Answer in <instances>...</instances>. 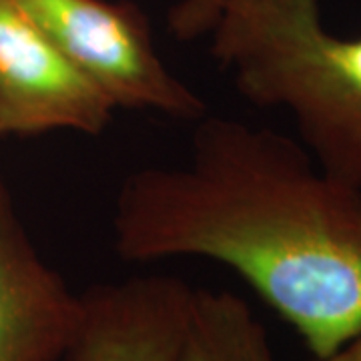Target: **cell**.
Listing matches in <instances>:
<instances>
[{
  "instance_id": "cell-6",
  "label": "cell",
  "mask_w": 361,
  "mask_h": 361,
  "mask_svg": "<svg viewBox=\"0 0 361 361\" xmlns=\"http://www.w3.org/2000/svg\"><path fill=\"white\" fill-rule=\"evenodd\" d=\"M80 293L40 257L0 183V361H61Z\"/></svg>"
},
{
  "instance_id": "cell-1",
  "label": "cell",
  "mask_w": 361,
  "mask_h": 361,
  "mask_svg": "<svg viewBox=\"0 0 361 361\" xmlns=\"http://www.w3.org/2000/svg\"><path fill=\"white\" fill-rule=\"evenodd\" d=\"M113 233L127 261L199 257L235 271L311 357L361 336V191L283 133L201 116L180 165L123 183Z\"/></svg>"
},
{
  "instance_id": "cell-5",
  "label": "cell",
  "mask_w": 361,
  "mask_h": 361,
  "mask_svg": "<svg viewBox=\"0 0 361 361\" xmlns=\"http://www.w3.org/2000/svg\"><path fill=\"white\" fill-rule=\"evenodd\" d=\"M191 291L173 275L90 287L61 361H179Z\"/></svg>"
},
{
  "instance_id": "cell-3",
  "label": "cell",
  "mask_w": 361,
  "mask_h": 361,
  "mask_svg": "<svg viewBox=\"0 0 361 361\" xmlns=\"http://www.w3.org/2000/svg\"><path fill=\"white\" fill-rule=\"evenodd\" d=\"M66 61L116 109L180 121L207 115L203 99L161 61L151 25L133 2L14 0Z\"/></svg>"
},
{
  "instance_id": "cell-2",
  "label": "cell",
  "mask_w": 361,
  "mask_h": 361,
  "mask_svg": "<svg viewBox=\"0 0 361 361\" xmlns=\"http://www.w3.org/2000/svg\"><path fill=\"white\" fill-rule=\"evenodd\" d=\"M209 37L247 101L287 111L313 161L361 191V37L325 30L317 0H291Z\"/></svg>"
},
{
  "instance_id": "cell-4",
  "label": "cell",
  "mask_w": 361,
  "mask_h": 361,
  "mask_svg": "<svg viewBox=\"0 0 361 361\" xmlns=\"http://www.w3.org/2000/svg\"><path fill=\"white\" fill-rule=\"evenodd\" d=\"M115 111L14 0H0V137L101 135Z\"/></svg>"
},
{
  "instance_id": "cell-9",
  "label": "cell",
  "mask_w": 361,
  "mask_h": 361,
  "mask_svg": "<svg viewBox=\"0 0 361 361\" xmlns=\"http://www.w3.org/2000/svg\"><path fill=\"white\" fill-rule=\"evenodd\" d=\"M310 361H361V336L348 341L329 355L323 357H311Z\"/></svg>"
},
{
  "instance_id": "cell-8",
  "label": "cell",
  "mask_w": 361,
  "mask_h": 361,
  "mask_svg": "<svg viewBox=\"0 0 361 361\" xmlns=\"http://www.w3.org/2000/svg\"><path fill=\"white\" fill-rule=\"evenodd\" d=\"M291 0H179L169 13V28L179 40L209 37L223 23L257 18L287 6Z\"/></svg>"
},
{
  "instance_id": "cell-7",
  "label": "cell",
  "mask_w": 361,
  "mask_h": 361,
  "mask_svg": "<svg viewBox=\"0 0 361 361\" xmlns=\"http://www.w3.org/2000/svg\"><path fill=\"white\" fill-rule=\"evenodd\" d=\"M179 361H275L269 336L231 291L193 289Z\"/></svg>"
}]
</instances>
